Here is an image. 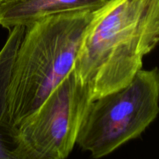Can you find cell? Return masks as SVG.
<instances>
[{
    "label": "cell",
    "instance_id": "1",
    "mask_svg": "<svg viewBox=\"0 0 159 159\" xmlns=\"http://www.w3.org/2000/svg\"><path fill=\"white\" fill-rule=\"evenodd\" d=\"M159 42V0H107L93 12L73 73L92 102L124 88Z\"/></svg>",
    "mask_w": 159,
    "mask_h": 159
},
{
    "label": "cell",
    "instance_id": "2",
    "mask_svg": "<svg viewBox=\"0 0 159 159\" xmlns=\"http://www.w3.org/2000/svg\"><path fill=\"white\" fill-rule=\"evenodd\" d=\"M93 12L61 14L26 27L7 89L6 113L17 127L72 71Z\"/></svg>",
    "mask_w": 159,
    "mask_h": 159
},
{
    "label": "cell",
    "instance_id": "3",
    "mask_svg": "<svg viewBox=\"0 0 159 159\" xmlns=\"http://www.w3.org/2000/svg\"><path fill=\"white\" fill-rule=\"evenodd\" d=\"M159 113V68L138 71L129 85L90 105L76 144L99 159L141 134Z\"/></svg>",
    "mask_w": 159,
    "mask_h": 159
},
{
    "label": "cell",
    "instance_id": "4",
    "mask_svg": "<svg viewBox=\"0 0 159 159\" xmlns=\"http://www.w3.org/2000/svg\"><path fill=\"white\" fill-rule=\"evenodd\" d=\"M92 101L73 71L16 127L22 147L37 159H66Z\"/></svg>",
    "mask_w": 159,
    "mask_h": 159
},
{
    "label": "cell",
    "instance_id": "5",
    "mask_svg": "<svg viewBox=\"0 0 159 159\" xmlns=\"http://www.w3.org/2000/svg\"><path fill=\"white\" fill-rule=\"evenodd\" d=\"M107 0H9L0 5V26H27L61 14L94 12Z\"/></svg>",
    "mask_w": 159,
    "mask_h": 159
},
{
    "label": "cell",
    "instance_id": "6",
    "mask_svg": "<svg viewBox=\"0 0 159 159\" xmlns=\"http://www.w3.org/2000/svg\"><path fill=\"white\" fill-rule=\"evenodd\" d=\"M25 28L16 26L11 29L6 43L0 50V159H37L21 146L17 138L16 127L9 124L6 113L9 78Z\"/></svg>",
    "mask_w": 159,
    "mask_h": 159
},
{
    "label": "cell",
    "instance_id": "7",
    "mask_svg": "<svg viewBox=\"0 0 159 159\" xmlns=\"http://www.w3.org/2000/svg\"><path fill=\"white\" fill-rule=\"evenodd\" d=\"M8 1H9V0H0V5L2 4V3H4V2H8Z\"/></svg>",
    "mask_w": 159,
    "mask_h": 159
}]
</instances>
